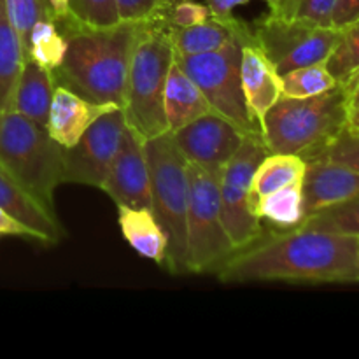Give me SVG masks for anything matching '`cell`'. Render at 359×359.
I'll list each match as a JSON object with an SVG mask.
<instances>
[{
  "mask_svg": "<svg viewBox=\"0 0 359 359\" xmlns=\"http://www.w3.org/2000/svg\"><path fill=\"white\" fill-rule=\"evenodd\" d=\"M216 273L221 283H354L359 238L298 224L265 233Z\"/></svg>",
  "mask_w": 359,
  "mask_h": 359,
  "instance_id": "cell-1",
  "label": "cell"
},
{
  "mask_svg": "<svg viewBox=\"0 0 359 359\" xmlns=\"http://www.w3.org/2000/svg\"><path fill=\"white\" fill-rule=\"evenodd\" d=\"M146 21H119L112 27L67 28V53L55 70L56 84L97 104L121 107L133 48Z\"/></svg>",
  "mask_w": 359,
  "mask_h": 359,
  "instance_id": "cell-2",
  "label": "cell"
},
{
  "mask_svg": "<svg viewBox=\"0 0 359 359\" xmlns=\"http://www.w3.org/2000/svg\"><path fill=\"white\" fill-rule=\"evenodd\" d=\"M174 60V46L163 20L146 21L130 60L121 105L126 126L144 142L168 132L163 97Z\"/></svg>",
  "mask_w": 359,
  "mask_h": 359,
  "instance_id": "cell-3",
  "label": "cell"
},
{
  "mask_svg": "<svg viewBox=\"0 0 359 359\" xmlns=\"http://www.w3.org/2000/svg\"><path fill=\"white\" fill-rule=\"evenodd\" d=\"M349 119L346 88H335L307 98H280L266 112L262 135L269 153L316 156Z\"/></svg>",
  "mask_w": 359,
  "mask_h": 359,
  "instance_id": "cell-4",
  "label": "cell"
},
{
  "mask_svg": "<svg viewBox=\"0 0 359 359\" xmlns=\"http://www.w3.org/2000/svg\"><path fill=\"white\" fill-rule=\"evenodd\" d=\"M0 167L42 205L55 210V191L63 184V147L46 126L9 109L0 112Z\"/></svg>",
  "mask_w": 359,
  "mask_h": 359,
  "instance_id": "cell-5",
  "label": "cell"
},
{
  "mask_svg": "<svg viewBox=\"0 0 359 359\" xmlns=\"http://www.w3.org/2000/svg\"><path fill=\"white\" fill-rule=\"evenodd\" d=\"M151 174V210L167 235L165 269L186 273V219H188V161L170 132L144 142Z\"/></svg>",
  "mask_w": 359,
  "mask_h": 359,
  "instance_id": "cell-6",
  "label": "cell"
},
{
  "mask_svg": "<svg viewBox=\"0 0 359 359\" xmlns=\"http://www.w3.org/2000/svg\"><path fill=\"white\" fill-rule=\"evenodd\" d=\"M235 252L221 217L219 175L188 161L186 273H216Z\"/></svg>",
  "mask_w": 359,
  "mask_h": 359,
  "instance_id": "cell-7",
  "label": "cell"
},
{
  "mask_svg": "<svg viewBox=\"0 0 359 359\" xmlns=\"http://www.w3.org/2000/svg\"><path fill=\"white\" fill-rule=\"evenodd\" d=\"M252 41V39H251ZM248 41H231L216 51L202 55H175V62L195 81L214 112L226 118L244 133H262L249 116L241 81L242 46Z\"/></svg>",
  "mask_w": 359,
  "mask_h": 359,
  "instance_id": "cell-8",
  "label": "cell"
},
{
  "mask_svg": "<svg viewBox=\"0 0 359 359\" xmlns=\"http://www.w3.org/2000/svg\"><path fill=\"white\" fill-rule=\"evenodd\" d=\"M266 154L262 133H248L219 175L221 217L237 251L265 235V223L252 210V177Z\"/></svg>",
  "mask_w": 359,
  "mask_h": 359,
  "instance_id": "cell-9",
  "label": "cell"
},
{
  "mask_svg": "<svg viewBox=\"0 0 359 359\" xmlns=\"http://www.w3.org/2000/svg\"><path fill=\"white\" fill-rule=\"evenodd\" d=\"M252 41L263 49L277 72L284 76L298 67L325 63L339 39L332 27L302 23L266 14L251 27Z\"/></svg>",
  "mask_w": 359,
  "mask_h": 359,
  "instance_id": "cell-10",
  "label": "cell"
},
{
  "mask_svg": "<svg viewBox=\"0 0 359 359\" xmlns=\"http://www.w3.org/2000/svg\"><path fill=\"white\" fill-rule=\"evenodd\" d=\"M125 130L121 107L100 116L72 147L63 149V182L100 188Z\"/></svg>",
  "mask_w": 359,
  "mask_h": 359,
  "instance_id": "cell-11",
  "label": "cell"
},
{
  "mask_svg": "<svg viewBox=\"0 0 359 359\" xmlns=\"http://www.w3.org/2000/svg\"><path fill=\"white\" fill-rule=\"evenodd\" d=\"M170 133L186 161L217 175L248 135L217 112H209Z\"/></svg>",
  "mask_w": 359,
  "mask_h": 359,
  "instance_id": "cell-12",
  "label": "cell"
},
{
  "mask_svg": "<svg viewBox=\"0 0 359 359\" xmlns=\"http://www.w3.org/2000/svg\"><path fill=\"white\" fill-rule=\"evenodd\" d=\"M100 189L116 205L151 209V174L144 140L128 126Z\"/></svg>",
  "mask_w": 359,
  "mask_h": 359,
  "instance_id": "cell-13",
  "label": "cell"
},
{
  "mask_svg": "<svg viewBox=\"0 0 359 359\" xmlns=\"http://www.w3.org/2000/svg\"><path fill=\"white\" fill-rule=\"evenodd\" d=\"M241 81L249 116L262 130L266 112L283 98V81L276 65L255 41L242 46Z\"/></svg>",
  "mask_w": 359,
  "mask_h": 359,
  "instance_id": "cell-14",
  "label": "cell"
},
{
  "mask_svg": "<svg viewBox=\"0 0 359 359\" xmlns=\"http://www.w3.org/2000/svg\"><path fill=\"white\" fill-rule=\"evenodd\" d=\"M118 107L119 105L114 104H97L63 84H56L46 128L53 140L67 149L72 147L100 116Z\"/></svg>",
  "mask_w": 359,
  "mask_h": 359,
  "instance_id": "cell-15",
  "label": "cell"
},
{
  "mask_svg": "<svg viewBox=\"0 0 359 359\" xmlns=\"http://www.w3.org/2000/svg\"><path fill=\"white\" fill-rule=\"evenodd\" d=\"M304 177V219L316 210L359 195V172L325 160H309Z\"/></svg>",
  "mask_w": 359,
  "mask_h": 359,
  "instance_id": "cell-16",
  "label": "cell"
},
{
  "mask_svg": "<svg viewBox=\"0 0 359 359\" xmlns=\"http://www.w3.org/2000/svg\"><path fill=\"white\" fill-rule=\"evenodd\" d=\"M0 207L32 228L39 235L42 244H58L65 237V230L56 217L55 210L48 209L39 200H35L2 167H0Z\"/></svg>",
  "mask_w": 359,
  "mask_h": 359,
  "instance_id": "cell-17",
  "label": "cell"
},
{
  "mask_svg": "<svg viewBox=\"0 0 359 359\" xmlns=\"http://www.w3.org/2000/svg\"><path fill=\"white\" fill-rule=\"evenodd\" d=\"M167 27V25H165ZM175 55H202L216 51L231 41H251V27L235 16L219 20L210 16L203 23L188 28H168Z\"/></svg>",
  "mask_w": 359,
  "mask_h": 359,
  "instance_id": "cell-18",
  "label": "cell"
},
{
  "mask_svg": "<svg viewBox=\"0 0 359 359\" xmlns=\"http://www.w3.org/2000/svg\"><path fill=\"white\" fill-rule=\"evenodd\" d=\"M55 88V72L27 58L14 86L9 111L18 112L30 121L46 126Z\"/></svg>",
  "mask_w": 359,
  "mask_h": 359,
  "instance_id": "cell-19",
  "label": "cell"
},
{
  "mask_svg": "<svg viewBox=\"0 0 359 359\" xmlns=\"http://www.w3.org/2000/svg\"><path fill=\"white\" fill-rule=\"evenodd\" d=\"M163 109L168 132H175L195 119L214 112L202 90L179 67L175 60L170 67L167 86H165Z\"/></svg>",
  "mask_w": 359,
  "mask_h": 359,
  "instance_id": "cell-20",
  "label": "cell"
},
{
  "mask_svg": "<svg viewBox=\"0 0 359 359\" xmlns=\"http://www.w3.org/2000/svg\"><path fill=\"white\" fill-rule=\"evenodd\" d=\"M118 224L121 235L132 245L133 251L156 265L165 266L168 251L167 235L153 210L147 207L118 205Z\"/></svg>",
  "mask_w": 359,
  "mask_h": 359,
  "instance_id": "cell-21",
  "label": "cell"
},
{
  "mask_svg": "<svg viewBox=\"0 0 359 359\" xmlns=\"http://www.w3.org/2000/svg\"><path fill=\"white\" fill-rule=\"evenodd\" d=\"M307 163L302 156L286 153H269L258 165L252 177V203L255 200L286 186L304 182Z\"/></svg>",
  "mask_w": 359,
  "mask_h": 359,
  "instance_id": "cell-22",
  "label": "cell"
},
{
  "mask_svg": "<svg viewBox=\"0 0 359 359\" xmlns=\"http://www.w3.org/2000/svg\"><path fill=\"white\" fill-rule=\"evenodd\" d=\"M252 210L263 223L279 230L294 228L304 221V182L286 186L255 200Z\"/></svg>",
  "mask_w": 359,
  "mask_h": 359,
  "instance_id": "cell-23",
  "label": "cell"
},
{
  "mask_svg": "<svg viewBox=\"0 0 359 359\" xmlns=\"http://www.w3.org/2000/svg\"><path fill=\"white\" fill-rule=\"evenodd\" d=\"M25 60L27 53L23 42L7 20L4 4L0 0V112L9 109L11 97Z\"/></svg>",
  "mask_w": 359,
  "mask_h": 359,
  "instance_id": "cell-24",
  "label": "cell"
},
{
  "mask_svg": "<svg viewBox=\"0 0 359 359\" xmlns=\"http://www.w3.org/2000/svg\"><path fill=\"white\" fill-rule=\"evenodd\" d=\"M27 58L55 72L63 63L67 53V37L58 30L51 18H42L32 27L25 46Z\"/></svg>",
  "mask_w": 359,
  "mask_h": 359,
  "instance_id": "cell-25",
  "label": "cell"
},
{
  "mask_svg": "<svg viewBox=\"0 0 359 359\" xmlns=\"http://www.w3.org/2000/svg\"><path fill=\"white\" fill-rule=\"evenodd\" d=\"M340 86H347L359 74V20L339 30V39L325 62Z\"/></svg>",
  "mask_w": 359,
  "mask_h": 359,
  "instance_id": "cell-26",
  "label": "cell"
},
{
  "mask_svg": "<svg viewBox=\"0 0 359 359\" xmlns=\"http://www.w3.org/2000/svg\"><path fill=\"white\" fill-rule=\"evenodd\" d=\"M280 81H283V98L314 97L339 84L328 72L325 63L298 67L280 76Z\"/></svg>",
  "mask_w": 359,
  "mask_h": 359,
  "instance_id": "cell-27",
  "label": "cell"
},
{
  "mask_svg": "<svg viewBox=\"0 0 359 359\" xmlns=\"http://www.w3.org/2000/svg\"><path fill=\"white\" fill-rule=\"evenodd\" d=\"M300 224L359 238V195L316 210Z\"/></svg>",
  "mask_w": 359,
  "mask_h": 359,
  "instance_id": "cell-28",
  "label": "cell"
},
{
  "mask_svg": "<svg viewBox=\"0 0 359 359\" xmlns=\"http://www.w3.org/2000/svg\"><path fill=\"white\" fill-rule=\"evenodd\" d=\"M335 0H273L269 14L291 21L332 27V13Z\"/></svg>",
  "mask_w": 359,
  "mask_h": 359,
  "instance_id": "cell-29",
  "label": "cell"
},
{
  "mask_svg": "<svg viewBox=\"0 0 359 359\" xmlns=\"http://www.w3.org/2000/svg\"><path fill=\"white\" fill-rule=\"evenodd\" d=\"M116 0H70L69 18L62 23L88 28H104L119 23Z\"/></svg>",
  "mask_w": 359,
  "mask_h": 359,
  "instance_id": "cell-30",
  "label": "cell"
},
{
  "mask_svg": "<svg viewBox=\"0 0 359 359\" xmlns=\"http://www.w3.org/2000/svg\"><path fill=\"white\" fill-rule=\"evenodd\" d=\"M309 160H325L359 172V128L346 125L316 156Z\"/></svg>",
  "mask_w": 359,
  "mask_h": 359,
  "instance_id": "cell-31",
  "label": "cell"
},
{
  "mask_svg": "<svg viewBox=\"0 0 359 359\" xmlns=\"http://www.w3.org/2000/svg\"><path fill=\"white\" fill-rule=\"evenodd\" d=\"M2 4L7 20L13 25L25 48L32 27L42 18H49L46 2L44 0H2Z\"/></svg>",
  "mask_w": 359,
  "mask_h": 359,
  "instance_id": "cell-32",
  "label": "cell"
},
{
  "mask_svg": "<svg viewBox=\"0 0 359 359\" xmlns=\"http://www.w3.org/2000/svg\"><path fill=\"white\" fill-rule=\"evenodd\" d=\"M212 16L207 4H200L196 0H175L165 11L163 23L168 28H188L203 23Z\"/></svg>",
  "mask_w": 359,
  "mask_h": 359,
  "instance_id": "cell-33",
  "label": "cell"
},
{
  "mask_svg": "<svg viewBox=\"0 0 359 359\" xmlns=\"http://www.w3.org/2000/svg\"><path fill=\"white\" fill-rule=\"evenodd\" d=\"M175 0H116L121 21L161 20Z\"/></svg>",
  "mask_w": 359,
  "mask_h": 359,
  "instance_id": "cell-34",
  "label": "cell"
},
{
  "mask_svg": "<svg viewBox=\"0 0 359 359\" xmlns=\"http://www.w3.org/2000/svg\"><path fill=\"white\" fill-rule=\"evenodd\" d=\"M16 237V238H28V241L41 242L39 235L32 228L18 221L13 214L7 212L6 209L0 207V238Z\"/></svg>",
  "mask_w": 359,
  "mask_h": 359,
  "instance_id": "cell-35",
  "label": "cell"
},
{
  "mask_svg": "<svg viewBox=\"0 0 359 359\" xmlns=\"http://www.w3.org/2000/svg\"><path fill=\"white\" fill-rule=\"evenodd\" d=\"M359 20V0H335L332 13V28L342 30Z\"/></svg>",
  "mask_w": 359,
  "mask_h": 359,
  "instance_id": "cell-36",
  "label": "cell"
},
{
  "mask_svg": "<svg viewBox=\"0 0 359 359\" xmlns=\"http://www.w3.org/2000/svg\"><path fill=\"white\" fill-rule=\"evenodd\" d=\"M252 2V0H205V4L209 6L210 13L214 18H219V20H226V18L233 16V9L238 6H244V4ZM266 2V6L273 2V0H262Z\"/></svg>",
  "mask_w": 359,
  "mask_h": 359,
  "instance_id": "cell-37",
  "label": "cell"
},
{
  "mask_svg": "<svg viewBox=\"0 0 359 359\" xmlns=\"http://www.w3.org/2000/svg\"><path fill=\"white\" fill-rule=\"evenodd\" d=\"M46 7H48V13L51 20H55L56 23H62L69 18V6L70 0H44Z\"/></svg>",
  "mask_w": 359,
  "mask_h": 359,
  "instance_id": "cell-38",
  "label": "cell"
},
{
  "mask_svg": "<svg viewBox=\"0 0 359 359\" xmlns=\"http://www.w3.org/2000/svg\"><path fill=\"white\" fill-rule=\"evenodd\" d=\"M346 88V93H347V104H349V111L351 109H356L359 107V74L351 81Z\"/></svg>",
  "mask_w": 359,
  "mask_h": 359,
  "instance_id": "cell-39",
  "label": "cell"
},
{
  "mask_svg": "<svg viewBox=\"0 0 359 359\" xmlns=\"http://www.w3.org/2000/svg\"><path fill=\"white\" fill-rule=\"evenodd\" d=\"M347 125L353 126V128H359V107L351 109L349 119H347Z\"/></svg>",
  "mask_w": 359,
  "mask_h": 359,
  "instance_id": "cell-40",
  "label": "cell"
}]
</instances>
